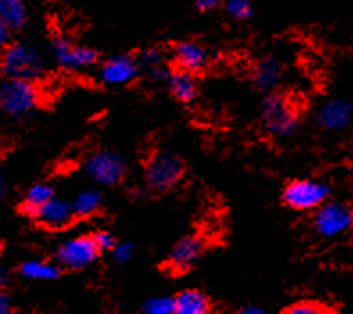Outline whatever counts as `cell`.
Here are the masks:
<instances>
[{"label":"cell","instance_id":"obj_1","mask_svg":"<svg viewBox=\"0 0 353 314\" xmlns=\"http://www.w3.org/2000/svg\"><path fill=\"white\" fill-rule=\"evenodd\" d=\"M0 72L4 77L38 81L45 74L43 54L27 41L8 43L0 56Z\"/></svg>","mask_w":353,"mask_h":314},{"label":"cell","instance_id":"obj_2","mask_svg":"<svg viewBox=\"0 0 353 314\" xmlns=\"http://www.w3.org/2000/svg\"><path fill=\"white\" fill-rule=\"evenodd\" d=\"M41 103V92L34 81L4 77L0 81V112L22 117L34 112Z\"/></svg>","mask_w":353,"mask_h":314},{"label":"cell","instance_id":"obj_3","mask_svg":"<svg viewBox=\"0 0 353 314\" xmlns=\"http://www.w3.org/2000/svg\"><path fill=\"white\" fill-rule=\"evenodd\" d=\"M264 124L274 137H291L300 124V113L285 95L271 94L262 106Z\"/></svg>","mask_w":353,"mask_h":314},{"label":"cell","instance_id":"obj_4","mask_svg":"<svg viewBox=\"0 0 353 314\" xmlns=\"http://www.w3.org/2000/svg\"><path fill=\"white\" fill-rule=\"evenodd\" d=\"M185 166L178 155L170 151H157L145 164V181L154 190H169L183 178Z\"/></svg>","mask_w":353,"mask_h":314},{"label":"cell","instance_id":"obj_5","mask_svg":"<svg viewBox=\"0 0 353 314\" xmlns=\"http://www.w3.org/2000/svg\"><path fill=\"white\" fill-rule=\"evenodd\" d=\"M330 187L318 179H294L283 188V203L292 210H316L328 199Z\"/></svg>","mask_w":353,"mask_h":314},{"label":"cell","instance_id":"obj_6","mask_svg":"<svg viewBox=\"0 0 353 314\" xmlns=\"http://www.w3.org/2000/svg\"><path fill=\"white\" fill-rule=\"evenodd\" d=\"M85 169L95 184L113 187L125 178L128 167H125L124 158L119 153L112 151V149H103V151L90 155L85 164Z\"/></svg>","mask_w":353,"mask_h":314},{"label":"cell","instance_id":"obj_7","mask_svg":"<svg viewBox=\"0 0 353 314\" xmlns=\"http://www.w3.org/2000/svg\"><path fill=\"white\" fill-rule=\"evenodd\" d=\"M353 210L348 205L339 202L323 203L316 208L314 214V228L321 237H337L352 230Z\"/></svg>","mask_w":353,"mask_h":314},{"label":"cell","instance_id":"obj_8","mask_svg":"<svg viewBox=\"0 0 353 314\" xmlns=\"http://www.w3.org/2000/svg\"><path fill=\"white\" fill-rule=\"evenodd\" d=\"M50 50L56 63L67 70H83L94 67L99 59L97 50L74 43L65 36H54L50 41Z\"/></svg>","mask_w":353,"mask_h":314},{"label":"cell","instance_id":"obj_9","mask_svg":"<svg viewBox=\"0 0 353 314\" xmlns=\"http://www.w3.org/2000/svg\"><path fill=\"white\" fill-rule=\"evenodd\" d=\"M99 253H101V250L97 248L92 235H77V237H72L63 242L56 255H58L59 264L79 271V269H85L94 264Z\"/></svg>","mask_w":353,"mask_h":314},{"label":"cell","instance_id":"obj_10","mask_svg":"<svg viewBox=\"0 0 353 314\" xmlns=\"http://www.w3.org/2000/svg\"><path fill=\"white\" fill-rule=\"evenodd\" d=\"M140 74V63L133 56H113L101 67L99 77L108 86H122L137 79Z\"/></svg>","mask_w":353,"mask_h":314},{"label":"cell","instance_id":"obj_11","mask_svg":"<svg viewBox=\"0 0 353 314\" xmlns=\"http://www.w3.org/2000/svg\"><path fill=\"white\" fill-rule=\"evenodd\" d=\"M203 251H205V242L197 235L181 239L179 242H176V246L170 251L167 266L174 273H187L199 262Z\"/></svg>","mask_w":353,"mask_h":314},{"label":"cell","instance_id":"obj_12","mask_svg":"<svg viewBox=\"0 0 353 314\" xmlns=\"http://www.w3.org/2000/svg\"><path fill=\"white\" fill-rule=\"evenodd\" d=\"M74 217H76V214H74L72 203L67 202V199H59V197L52 196L49 202L38 208L32 219L38 221L45 228L59 230L70 224Z\"/></svg>","mask_w":353,"mask_h":314},{"label":"cell","instance_id":"obj_13","mask_svg":"<svg viewBox=\"0 0 353 314\" xmlns=\"http://www.w3.org/2000/svg\"><path fill=\"white\" fill-rule=\"evenodd\" d=\"M353 121V106L348 101L334 99L323 104L318 112V122L323 130L341 131Z\"/></svg>","mask_w":353,"mask_h":314},{"label":"cell","instance_id":"obj_14","mask_svg":"<svg viewBox=\"0 0 353 314\" xmlns=\"http://www.w3.org/2000/svg\"><path fill=\"white\" fill-rule=\"evenodd\" d=\"M208 59H210L208 52L196 41H181V43L176 45L174 61L178 68L196 74V72L205 70Z\"/></svg>","mask_w":353,"mask_h":314},{"label":"cell","instance_id":"obj_15","mask_svg":"<svg viewBox=\"0 0 353 314\" xmlns=\"http://www.w3.org/2000/svg\"><path fill=\"white\" fill-rule=\"evenodd\" d=\"M283 77V68L282 63L278 61L276 58H264L260 59L253 68L251 79L255 83V86L262 92H273L280 81Z\"/></svg>","mask_w":353,"mask_h":314},{"label":"cell","instance_id":"obj_16","mask_svg":"<svg viewBox=\"0 0 353 314\" xmlns=\"http://www.w3.org/2000/svg\"><path fill=\"white\" fill-rule=\"evenodd\" d=\"M167 86H169L170 94L174 95L179 103L190 104L196 101L197 81L192 72L183 70V68H176L174 72H169Z\"/></svg>","mask_w":353,"mask_h":314},{"label":"cell","instance_id":"obj_17","mask_svg":"<svg viewBox=\"0 0 353 314\" xmlns=\"http://www.w3.org/2000/svg\"><path fill=\"white\" fill-rule=\"evenodd\" d=\"M212 304L205 293L185 289L174 298V314H208Z\"/></svg>","mask_w":353,"mask_h":314},{"label":"cell","instance_id":"obj_18","mask_svg":"<svg viewBox=\"0 0 353 314\" xmlns=\"http://www.w3.org/2000/svg\"><path fill=\"white\" fill-rule=\"evenodd\" d=\"M27 8L23 0H0V20L11 29L18 31L27 23Z\"/></svg>","mask_w":353,"mask_h":314},{"label":"cell","instance_id":"obj_19","mask_svg":"<svg viewBox=\"0 0 353 314\" xmlns=\"http://www.w3.org/2000/svg\"><path fill=\"white\" fill-rule=\"evenodd\" d=\"M52 196H54V190L50 185L34 184L31 188H29V190H27L26 196H23L22 205H20V210H22V214L29 215V217H34V214L38 212V208L49 202Z\"/></svg>","mask_w":353,"mask_h":314},{"label":"cell","instance_id":"obj_20","mask_svg":"<svg viewBox=\"0 0 353 314\" xmlns=\"http://www.w3.org/2000/svg\"><path fill=\"white\" fill-rule=\"evenodd\" d=\"M20 275L27 280H56L59 277V266L47 260H26L20 264Z\"/></svg>","mask_w":353,"mask_h":314},{"label":"cell","instance_id":"obj_21","mask_svg":"<svg viewBox=\"0 0 353 314\" xmlns=\"http://www.w3.org/2000/svg\"><path fill=\"white\" fill-rule=\"evenodd\" d=\"M101 206H103V194L99 193L97 188L81 190V193L74 197V202H72V208H74L76 217H88V215H94Z\"/></svg>","mask_w":353,"mask_h":314},{"label":"cell","instance_id":"obj_22","mask_svg":"<svg viewBox=\"0 0 353 314\" xmlns=\"http://www.w3.org/2000/svg\"><path fill=\"white\" fill-rule=\"evenodd\" d=\"M143 313L148 314H174V298L154 296L143 304Z\"/></svg>","mask_w":353,"mask_h":314},{"label":"cell","instance_id":"obj_23","mask_svg":"<svg viewBox=\"0 0 353 314\" xmlns=\"http://www.w3.org/2000/svg\"><path fill=\"white\" fill-rule=\"evenodd\" d=\"M224 9L233 20H248L253 14L251 0H226Z\"/></svg>","mask_w":353,"mask_h":314},{"label":"cell","instance_id":"obj_24","mask_svg":"<svg viewBox=\"0 0 353 314\" xmlns=\"http://www.w3.org/2000/svg\"><path fill=\"white\" fill-rule=\"evenodd\" d=\"M287 313L289 314H319L325 313L321 305H318L316 302H296L291 307H287Z\"/></svg>","mask_w":353,"mask_h":314},{"label":"cell","instance_id":"obj_25","mask_svg":"<svg viewBox=\"0 0 353 314\" xmlns=\"http://www.w3.org/2000/svg\"><path fill=\"white\" fill-rule=\"evenodd\" d=\"M92 237H94L95 244H97V248L101 251H112L113 246L117 244L115 237H113L110 232H106V230H99V232L94 233Z\"/></svg>","mask_w":353,"mask_h":314},{"label":"cell","instance_id":"obj_26","mask_svg":"<svg viewBox=\"0 0 353 314\" xmlns=\"http://www.w3.org/2000/svg\"><path fill=\"white\" fill-rule=\"evenodd\" d=\"M112 253L113 257H115L117 262L124 264V262H128V260L131 259V255H133V244H131V242H117L115 246H113Z\"/></svg>","mask_w":353,"mask_h":314},{"label":"cell","instance_id":"obj_27","mask_svg":"<svg viewBox=\"0 0 353 314\" xmlns=\"http://www.w3.org/2000/svg\"><path fill=\"white\" fill-rule=\"evenodd\" d=\"M142 61L148 65V67H158V65H163V54L158 49H148L142 54Z\"/></svg>","mask_w":353,"mask_h":314},{"label":"cell","instance_id":"obj_28","mask_svg":"<svg viewBox=\"0 0 353 314\" xmlns=\"http://www.w3.org/2000/svg\"><path fill=\"white\" fill-rule=\"evenodd\" d=\"M11 32L13 31L0 20V49H4L6 45L11 43Z\"/></svg>","mask_w":353,"mask_h":314},{"label":"cell","instance_id":"obj_29","mask_svg":"<svg viewBox=\"0 0 353 314\" xmlns=\"http://www.w3.org/2000/svg\"><path fill=\"white\" fill-rule=\"evenodd\" d=\"M194 4L199 11H212L219 6V0H194Z\"/></svg>","mask_w":353,"mask_h":314},{"label":"cell","instance_id":"obj_30","mask_svg":"<svg viewBox=\"0 0 353 314\" xmlns=\"http://www.w3.org/2000/svg\"><path fill=\"white\" fill-rule=\"evenodd\" d=\"M11 313V302H9V296L6 295L4 289H0V314Z\"/></svg>","mask_w":353,"mask_h":314},{"label":"cell","instance_id":"obj_31","mask_svg":"<svg viewBox=\"0 0 353 314\" xmlns=\"http://www.w3.org/2000/svg\"><path fill=\"white\" fill-rule=\"evenodd\" d=\"M241 313L242 314H262L264 313V309H262V307H256V305H246V307H244Z\"/></svg>","mask_w":353,"mask_h":314},{"label":"cell","instance_id":"obj_32","mask_svg":"<svg viewBox=\"0 0 353 314\" xmlns=\"http://www.w3.org/2000/svg\"><path fill=\"white\" fill-rule=\"evenodd\" d=\"M8 282H9L8 271H6V269L0 268V289H4V287L8 286Z\"/></svg>","mask_w":353,"mask_h":314},{"label":"cell","instance_id":"obj_33","mask_svg":"<svg viewBox=\"0 0 353 314\" xmlns=\"http://www.w3.org/2000/svg\"><path fill=\"white\" fill-rule=\"evenodd\" d=\"M6 194V179H4V175L0 173V199L4 197Z\"/></svg>","mask_w":353,"mask_h":314},{"label":"cell","instance_id":"obj_34","mask_svg":"<svg viewBox=\"0 0 353 314\" xmlns=\"http://www.w3.org/2000/svg\"><path fill=\"white\" fill-rule=\"evenodd\" d=\"M0 257H2V244H0Z\"/></svg>","mask_w":353,"mask_h":314},{"label":"cell","instance_id":"obj_35","mask_svg":"<svg viewBox=\"0 0 353 314\" xmlns=\"http://www.w3.org/2000/svg\"><path fill=\"white\" fill-rule=\"evenodd\" d=\"M352 235H353V224H352Z\"/></svg>","mask_w":353,"mask_h":314}]
</instances>
